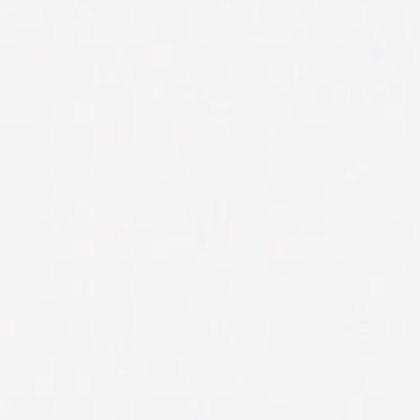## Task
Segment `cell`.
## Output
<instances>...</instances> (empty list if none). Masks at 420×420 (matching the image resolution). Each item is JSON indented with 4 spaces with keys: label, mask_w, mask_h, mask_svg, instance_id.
Returning a JSON list of instances; mask_svg holds the SVG:
<instances>
[]
</instances>
